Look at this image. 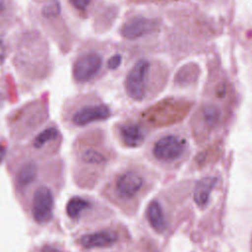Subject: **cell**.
Returning <instances> with one entry per match:
<instances>
[{"mask_svg":"<svg viewBox=\"0 0 252 252\" xmlns=\"http://www.w3.org/2000/svg\"><path fill=\"white\" fill-rule=\"evenodd\" d=\"M159 22L156 19L136 17L128 20L120 29V33L128 39H137L157 32Z\"/></svg>","mask_w":252,"mask_h":252,"instance_id":"9a60e30c","label":"cell"},{"mask_svg":"<svg viewBox=\"0 0 252 252\" xmlns=\"http://www.w3.org/2000/svg\"><path fill=\"white\" fill-rule=\"evenodd\" d=\"M131 239L127 227L120 222L98 224L84 229L74 238V244L82 252H94L119 248Z\"/></svg>","mask_w":252,"mask_h":252,"instance_id":"277c9868","label":"cell"},{"mask_svg":"<svg viewBox=\"0 0 252 252\" xmlns=\"http://www.w3.org/2000/svg\"><path fill=\"white\" fill-rule=\"evenodd\" d=\"M60 4L57 0H49L43 5L41 14L46 19H53L60 14Z\"/></svg>","mask_w":252,"mask_h":252,"instance_id":"44dd1931","label":"cell"},{"mask_svg":"<svg viewBox=\"0 0 252 252\" xmlns=\"http://www.w3.org/2000/svg\"><path fill=\"white\" fill-rule=\"evenodd\" d=\"M149 72L150 62L146 59L138 60L128 71L124 81V89L132 100L141 102L147 97Z\"/></svg>","mask_w":252,"mask_h":252,"instance_id":"7c38bea8","label":"cell"},{"mask_svg":"<svg viewBox=\"0 0 252 252\" xmlns=\"http://www.w3.org/2000/svg\"><path fill=\"white\" fill-rule=\"evenodd\" d=\"M59 165H61V160H56L46 177ZM46 177L42 175L31 187L21 202L22 208L26 211L32 221L40 226L47 225L52 221L54 218L56 195L59 190V186L51 185V176L49 178Z\"/></svg>","mask_w":252,"mask_h":252,"instance_id":"3957f363","label":"cell"},{"mask_svg":"<svg viewBox=\"0 0 252 252\" xmlns=\"http://www.w3.org/2000/svg\"><path fill=\"white\" fill-rule=\"evenodd\" d=\"M149 187L146 168L138 162L125 160L107 175L99 194L123 215L131 217L135 215Z\"/></svg>","mask_w":252,"mask_h":252,"instance_id":"7a4b0ae2","label":"cell"},{"mask_svg":"<svg viewBox=\"0 0 252 252\" xmlns=\"http://www.w3.org/2000/svg\"><path fill=\"white\" fill-rule=\"evenodd\" d=\"M122 62V56L120 54H114L107 60V68L108 69H116L120 66Z\"/></svg>","mask_w":252,"mask_h":252,"instance_id":"7402d4cb","label":"cell"},{"mask_svg":"<svg viewBox=\"0 0 252 252\" xmlns=\"http://www.w3.org/2000/svg\"><path fill=\"white\" fill-rule=\"evenodd\" d=\"M186 142L183 138L166 134L155 140L151 146L152 158L159 163H170L178 159L185 152Z\"/></svg>","mask_w":252,"mask_h":252,"instance_id":"4fadbf2b","label":"cell"},{"mask_svg":"<svg viewBox=\"0 0 252 252\" xmlns=\"http://www.w3.org/2000/svg\"><path fill=\"white\" fill-rule=\"evenodd\" d=\"M5 8H6V6H5L4 2L2 0H0V15L5 11Z\"/></svg>","mask_w":252,"mask_h":252,"instance_id":"484cf974","label":"cell"},{"mask_svg":"<svg viewBox=\"0 0 252 252\" xmlns=\"http://www.w3.org/2000/svg\"><path fill=\"white\" fill-rule=\"evenodd\" d=\"M200 121L203 123L202 129L204 132H210L215 129L220 121V108L212 103H205L200 112Z\"/></svg>","mask_w":252,"mask_h":252,"instance_id":"ac0fdd59","label":"cell"},{"mask_svg":"<svg viewBox=\"0 0 252 252\" xmlns=\"http://www.w3.org/2000/svg\"><path fill=\"white\" fill-rule=\"evenodd\" d=\"M193 103L185 99L165 98L145 109L141 119L150 127H165L182 121L189 113Z\"/></svg>","mask_w":252,"mask_h":252,"instance_id":"52a82bcc","label":"cell"},{"mask_svg":"<svg viewBox=\"0 0 252 252\" xmlns=\"http://www.w3.org/2000/svg\"><path fill=\"white\" fill-rule=\"evenodd\" d=\"M111 252H118V251H111Z\"/></svg>","mask_w":252,"mask_h":252,"instance_id":"83f0119b","label":"cell"},{"mask_svg":"<svg viewBox=\"0 0 252 252\" xmlns=\"http://www.w3.org/2000/svg\"><path fill=\"white\" fill-rule=\"evenodd\" d=\"M102 64L101 56L94 51L80 55L74 62L72 68L73 78L78 84L92 81L99 72Z\"/></svg>","mask_w":252,"mask_h":252,"instance_id":"5bb4252c","label":"cell"},{"mask_svg":"<svg viewBox=\"0 0 252 252\" xmlns=\"http://www.w3.org/2000/svg\"><path fill=\"white\" fill-rule=\"evenodd\" d=\"M219 157L220 148L218 146H211L199 153V155L196 157V162L199 166H203L216 160Z\"/></svg>","mask_w":252,"mask_h":252,"instance_id":"d6986e66","label":"cell"},{"mask_svg":"<svg viewBox=\"0 0 252 252\" xmlns=\"http://www.w3.org/2000/svg\"><path fill=\"white\" fill-rule=\"evenodd\" d=\"M8 161L14 193L21 203L31 187L43 175V160L35 158L25 147L14 151Z\"/></svg>","mask_w":252,"mask_h":252,"instance_id":"5b68a950","label":"cell"},{"mask_svg":"<svg viewBox=\"0 0 252 252\" xmlns=\"http://www.w3.org/2000/svg\"><path fill=\"white\" fill-rule=\"evenodd\" d=\"M112 132L116 142L125 149L139 148L147 138L145 124L130 118L117 121L112 126Z\"/></svg>","mask_w":252,"mask_h":252,"instance_id":"8fae6325","label":"cell"},{"mask_svg":"<svg viewBox=\"0 0 252 252\" xmlns=\"http://www.w3.org/2000/svg\"><path fill=\"white\" fill-rule=\"evenodd\" d=\"M145 218L150 227L157 233H163L167 227V221L161 203L153 199L146 208Z\"/></svg>","mask_w":252,"mask_h":252,"instance_id":"2e32d148","label":"cell"},{"mask_svg":"<svg viewBox=\"0 0 252 252\" xmlns=\"http://www.w3.org/2000/svg\"><path fill=\"white\" fill-rule=\"evenodd\" d=\"M48 117L47 109L41 103L27 104L11 113L8 128L11 139L22 141L36 133Z\"/></svg>","mask_w":252,"mask_h":252,"instance_id":"ba28073f","label":"cell"},{"mask_svg":"<svg viewBox=\"0 0 252 252\" xmlns=\"http://www.w3.org/2000/svg\"><path fill=\"white\" fill-rule=\"evenodd\" d=\"M251 252H252V237H251Z\"/></svg>","mask_w":252,"mask_h":252,"instance_id":"4316f807","label":"cell"},{"mask_svg":"<svg viewBox=\"0 0 252 252\" xmlns=\"http://www.w3.org/2000/svg\"><path fill=\"white\" fill-rule=\"evenodd\" d=\"M217 183V177L207 176L198 181L194 190V201L198 207L204 208L208 202L212 190Z\"/></svg>","mask_w":252,"mask_h":252,"instance_id":"e0dca14e","label":"cell"},{"mask_svg":"<svg viewBox=\"0 0 252 252\" xmlns=\"http://www.w3.org/2000/svg\"><path fill=\"white\" fill-rule=\"evenodd\" d=\"M70 3L79 11H86L90 6L92 0H69Z\"/></svg>","mask_w":252,"mask_h":252,"instance_id":"603a6c76","label":"cell"},{"mask_svg":"<svg viewBox=\"0 0 252 252\" xmlns=\"http://www.w3.org/2000/svg\"><path fill=\"white\" fill-rule=\"evenodd\" d=\"M63 136L54 123H50L38 130L31 139L27 150L35 158L45 160L57 155L61 149Z\"/></svg>","mask_w":252,"mask_h":252,"instance_id":"30bf717a","label":"cell"},{"mask_svg":"<svg viewBox=\"0 0 252 252\" xmlns=\"http://www.w3.org/2000/svg\"><path fill=\"white\" fill-rule=\"evenodd\" d=\"M112 116L111 108L102 101H87L66 108L62 120L70 130L82 129L92 124L105 121Z\"/></svg>","mask_w":252,"mask_h":252,"instance_id":"9c48e42d","label":"cell"},{"mask_svg":"<svg viewBox=\"0 0 252 252\" xmlns=\"http://www.w3.org/2000/svg\"><path fill=\"white\" fill-rule=\"evenodd\" d=\"M30 252H70L62 244L58 242L46 241L33 246Z\"/></svg>","mask_w":252,"mask_h":252,"instance_id":"ffe728a7","label":"cell"},{"mask_svg":"<svg viewBox=\"0 0 252 252\" xmlns=\"http://www.w3.org/2000/svg\"><path fill=\"white\" fill-rule=\"evenodd\" d=\"M7 150H8V144L7 141L0 137V164L4 161L6 155H7Z\"/></svg>","mask_w":252,"mask_h":252,"instance_id":"cb8c5ba5","label":"cell"},{"mask_svg":"<svg viewBox=\"0 0 252 252\" xmlns=\"http://www.w3.org/2000/svg\"><path fill=\"white\" fill-rule=\"evenodd\" d=\"M65 214L73 224L82 225L104 221L113 215V212L93 197L74 195L65 205Z\"/></svg>","mask_w":252,"mask_h":252,"instance_id":"8992f818","label":"cell"},{"mask_svg":"<svg viewBox=\"0 0 252 252\" xmlns=\"http://www.w3.org/2000/svg\"><path fill=\"white\" fill-rule=\"evenodd\" d=\"M72 176L79 188L92 190L115 162L117 153L107 133L98 127L82 131L72 144Z\"/></svg>","mask_w":252,"mask_h":252,"instance_id":"6da1fadb","label":"cell"},{"mask_svg":"<svg viewBox=\"0 0 252 252\" xmlns=\"http://www.w3.org/2000/svg\"><path fill=\"white\" fill-rule=\"evenodd\" d=\"M6 59V47L3 40L0 39V66L4 63Z\"/></svg>","mask_w":252,"mask_h":252,"instance_id":"d4e9b609","label":"cell"}]
</instances>
